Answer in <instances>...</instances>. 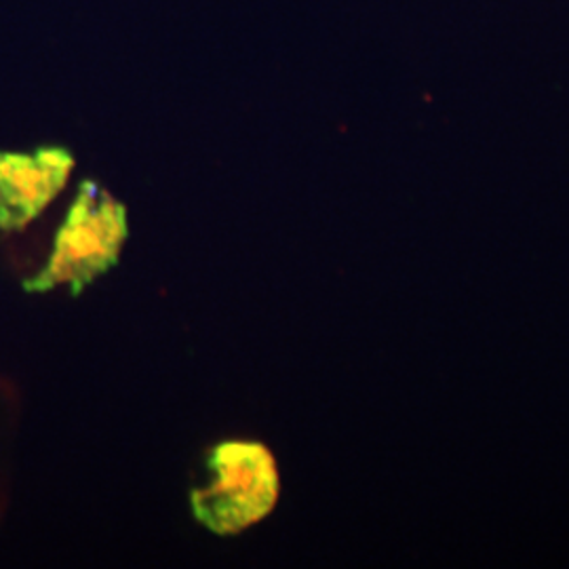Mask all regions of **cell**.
Listing matches in <instances>:
<instances>
[{
  "instance_id": "6da1fadb",
  "label": "cell",
  "mask_w": 569,
  "mask_h": 569,
  "mask_svg": "<svg viewBox=\"0 0 569 569\" xmlns=\"http://www.w3.org/2000/svg\"><path fill=\"white\" fill-rule=\"evenodd\" d=\"M129 239L127 207L102 183L84 180L61 222L47 264L23 287L32 293L68 284L81 296L91 283L119 264Z\"/></svg>"
},
{
  "instance_id": "7a4b0ae2",
  "label": "cell",
  "mask_w": 569,
  "mask_h": 569,
  "mask_svg": "<svg viewBox=\"0 0 569 569\" xmlns=\"http://www.w3.org/2000/svg\"><path fill=\"white\" fill-rule=\"evenodd\" d=\"M211 481L192 489L194 519L216 536H237L264 521L281 493L272 451L258 441H224L207 458Z\"/></svg>"
},
{
  "instance_id": "3957f363",
  "label": "cell",
  "mask_w": 569,
  "mask_h": 569,
  "mask_svg": "<svg viewBox=\"0 0 569 569\" xmlns=\"http://www.w3.org/2000/svg\"><path fill=\"white\" fill-rule=\"evenodd\" d=\"M72 169V152L60 146L0 152V230L18 232L32 224L58 199Z\"/></svg>"
}]
</instances>
